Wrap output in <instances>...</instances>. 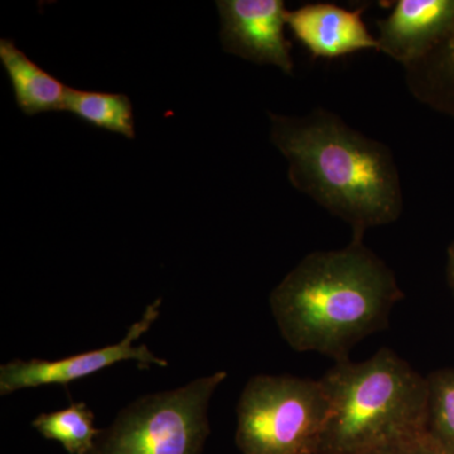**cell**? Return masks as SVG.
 I'll return each mask as SVG.
<instances>
[{"mask_svg":"<svg viewBox=\"0 0 454 454\" xmlns=\"http://www.w3.org/2000/svg\"><path fill=\"white\" fill-rule=\"evenodd\" d=\"M404 297L395 274L364 244L301 259L269 297L284 340L294 351L348 360L360 340L384 330Z\"/></svg>","mask_w":454,"mask_h":454,"instance_id":"obj_1","label":"cell"},{"mask_svg":"<svg viewBox=\"0 0 454 454\" xmlns=\"http://www.w3.org/2000/svg\"><path fill=\"white\" fill-rule=\"evenodd\" d=\"M364 9L333 3H310L286 12V26L316 59H337L364 50L379 51L378 40L363 20Z\"/></svg>","mask_w":454,"mask_h":454,"instance_id":"obj_9","label":"cell"},{"mask_svg":"<svg viewBox=\"0 0 454 454\" xmlns=\"http://www.w3.org/2000/svg\"><path fill=\"white\" fill-rule=\"evenodd\" d=\"M447 276L450 288L454 293V241L448 247Z\"/></svg>","mask_w":454,"mask_h":454,"instance_id":"obj_16","label":"cell"},{"mask_svg":"<svg viewBox=\"0 0 454 454\" xmlns=\"http://www.w3.org/2000/svg\"><path fill=\"white\" fill-rule=\"evenodd\" d=\"M366 454H438L432 452L428 448L423 446H404V447H393L385 448V450H375Z\"/></svg>","mask_w":454,"mask_h":454,"instance_id":"obj_15","label":"cell"},{"mask_svg":"<svg viewBox=\"0 0 454 454\" xmlns=\"http://www.w3.org/2000/svg\"><path fill=\"white\" fill-rule=\"evenodd\" d=\"M65 110L98 129L136 138L133 104L127 95L70 88Z\"/></svg>","mask_w":454,"mask_h":454,"instance_id":"obj_11","label":"cell"},{"mask_svg":"<svg viewBox=\"0 0 454 454\" xmlns=\"http://www.w3.org/2000/svg\"><path fill=\"white\" fill-rule=\"evenodd\" d=\"M220 40L223 50L259 65H273L292 74L294 62L286 40L283 0H220Z\"/></svg>","mask_w":454,"mask_h":454,"instance_id":"obj_7","label":"cell"},{"mask_svg":"<svg viewBox=\"0 0 454 454\" xmlns=\"http://www.w3.org/2000/svg\"><path fill=\"white\" fill-rule=\"evenodd\" d=\"M331 414L318 454L423 446L428 380L390 348L334 364L321 378Z\"/></svg>","mask_w":454,"mask_h":454,"instance_id":"obj_3","label":"cell"},{"mask_svg":"<svg viewBox=\"0 0 454 454\" xmlns=\"http://www.w3.org/2000/svg\"><path fill=\"white\" fill-rule=\"evenodd\" d=\"M160 307L162 300L152 301L138 321L130 325L127 336L114 345L55 361L14 358L3 364L0 366V395H11L20 390L44 385H68L124 361H134L140 369L168 366V363L155 356L148 346H134V342L145 336L157 321Z\"/></svg>","mask_w":454,"mask_h":454,"instance_id":"obj_6","label":"cell"},{"mask_svg":"<svg viewBox=\"0 0 454 454\" xmlns=\"http://www.w3.org/2000/svg\"><path fill=\"white\" fill-rule=\"evenodd\" d=\"M0 62L11 82L17 106L26 115L65 110L70 88L33 62L13 41L0 40Z\"/></svg>","mask_w":454,"mask_h":454,"instance_id":"obj_10","label":"cell"},{"mask_svg":"<svg viewBox=\"0 0 454 454\" xmlns=\"http://www.w3.org/2000/svg\"><path fill=\"white\" fill-rule=\"evenodd\" d=\"M454 28V0H399L378 20L379 51L406 67L437 49Z\"/></svg>","mask_w":454,"mask_h":454,"instance_id":"obj_8","label":"cell"},{"mask_svg":"<svg viewBox=\"0 0 454 454\" xmlns=\"http://www.w3.org/2000/svg\"><path fill=\"white\" fill-rule=\"evenodd\" d=\"M32 427L42 437L59 442L68 454H88L100 430L95 427L94 411L83 402L37 415Z\"/></svg>","mask_w":454,"mask_h":454,"instance_id":"obj_12","label":"cell"},{"mask_svg":"<svg viewBox=\"0 0 454 454\" xmlns=\"http://www.w3.org/2000/svg\"><path fill=\"white\" fill-rule=\"evenodd\" d=\"M330 414L321 379L253 376L236 408V446L241 454H318Z\"/></svg>","mask_w":454,"mask_h":454,"instance_id":"obj_4","label":"cell"},{"mask_svg":"<svg viewBox=\"0 0 454 454\" xmlns=\"http://www.w3.org/2000/svg\"><path fill=\"white\" fill-rule=\"evenodd\" d=\"M424 68L423 88L420 94L432 106L454 116V28L441 44L411 67ZM411 67V66H409Z\"/></svg>","mask_w":454,"mask_h":454,"instance_id":"obj_14","label":"cell"},{"mask_svg":"<svg viewBox=\"0 0 454 454\" xmlns=\"http://www.w3.org/2000/svg\"><path fill=\"white\" fill-rule=\"evenodd\" d=\"M428 408L423 447L438 454H454V369L427 376Z\"/></svg>","mask_w":454,"mask_h":454,"instance_id":"obj_13","label":"cell"},{"mask_svg":"<svg viewBox=\"0 0 454 454\" xmlns=\"http://www.w3.org/2000/svg\"><path fill=\"white\" fill-rule=\"evenodd\" d=\"M269 115L270 139L288 162L292 186L348 223L352 240L399 219L402 184L389 146L322 107L300 118Z\"/></svg>","mask_w":454,"mask_h":454,"instance_id":"obj_2","label":"cell"},{"mask_svg":"<svg viewBox=\"0 0 454 454\" xmlns=\"http://www.w3.org/2000/svg\"><path fill=\"white\" fill-rule=\"evenodd\" d=\"M226 378L217 372L138 397L98 430L88 454H201L210 435L208 406Z\"/></svg>","mask_w":454,"mask_h":454,"instance_id":"obj_5","label":"cell"}]
</instances>
